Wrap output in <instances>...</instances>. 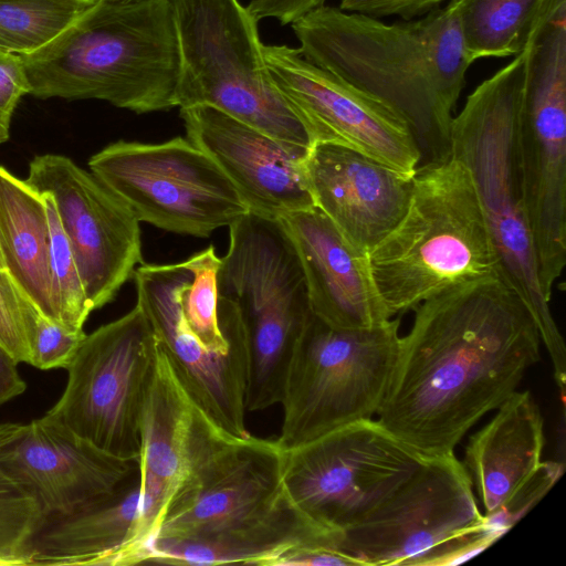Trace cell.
I'll return each mask as SVG.
<instances>
[{
  "instance_id": "obj_13",
  "label": "cell",
  "mask_w": 566,
  "mask_h": 566,
  "mask_svg": "<svg viewBox=\"0 0 566 566\" xmlns=\"http://www.w3.org/2000/svg\"><path fill=\"white\" fill-rule=\"evenodd\" d=\"M426 458L378 420L363 419L284 450L283 485L303 515L342 533L389 499Z\"/></svg>"
},
{
  "instance_id": "obj_31",
  "label": "cell",
  "mask_w": 566,
  "mask_h": 566,
  "mask_svg": "<svg viewBox=\"0 0 566 566\" xmlns=\"http://www.w3.org/2000/svg\"><path fill=\"white\" fill-rule=\"evenodd\" d=\"M86 334L52 321L35 311L30 331L29 365L39 369H67Z\"/></svg>"
},
{
  "instance_id": "obj_33",
  "label": "cell",
  "mask_w": 566,
  "mask_h": 566,
  "mask_svg": "<svg viewBox=\"0 0 566 566\" xmlns=\"http://www.w3.org/2000/svg\"><path fill=\"white\" fill-rule=\"evenodd\" d=\"M29 94L21 56L0 49V124L10 128L21 97Z\"/></svg>"
},
{
  "instance_id": "obj_24",
  "label": "cell",
  "mask_w": 566,
  "mask_h": 566,
  "mask_svg": "<svg viewBox=\"0 0 566 566\" xmlns=\"http://www.w3.org/2000/svg\"><path fill=\"white\" fill-rule=\"evenodd\" d=\"M339 534L315 524L289 499L273 516L243 533L193 539H155L146 563L269 566L272 559L294 546H322L336 551Z\"/></svg>"
},
{
  "instance_id": "obj_27",
  "label": "cell",
  "mask_w": 566,
  "mask_h": 566,
  "mask_svg": "<svg viewBox=\"0 0 566 566\" xmlns=\"http://www.w3.org/2000/svg\"><path fill=\"white\" fill-rule=\"evenodd\" d=\"M97 0H0V49L19 55L46 45Z\"/></svg>"
},
{
  "instance_id": "obj_12",
  "label": "cell",
  "mask_w": 566,
  "mask_h": 566,
  "mask_svg": "<svg viewBox=\"0 0 566 566\" xmlns=\"http://www.w3.org/2000/svg\"><path fill=\"white\" fill-rule=\"evenodd\" d=\"M88 168L139 222L169 232L206 238L250 212L217 164L188 138L118 140L94 154Z\"/></svg>"
},
{
  "instance_id": "obj_18",
  "label": "cell",
  "mask_w": 566,
  "mask_h": 566,
  "mask_svg": "<svg viewBox=\"0 0 566 566\" xmlns=\"http://www.w3.org/2000/svg\"><path fill=\"white\" fill-rule=\"evenodd\" d=\"M0 463L43 516L70 513L115 492L137 461L103 452L45 416L22 423L0 447Z\"/></svg>"
},
{
  "instance_id": "obj_23",
  "label": "cell",
  "mask_w": 566,
  "mask_h": 566,
  "mask_svg": "<svg viewBox=\"0 0 566 566\" xmlns=\"http://www.w3.org/2000/svg\"><path fill=\"white\" fill-rule=\"evenodd\" d=\"M195 402L158 343L140 420L138 473L142 502L154 516L164 513L187 473V447Z\"/></svg>"
},
{
  "instance_id": "obj_30",
  "label": "cell",
  "mask_w": 566,
  "mask_h": 566,
  "mask_svg": "<svg viewBox=\"0 0 566 566\" xmlns=\"http://www.w3.org/2000/svg\"><path fill=\"white\" fill-rule=\"evenodd\" d=\"M35 307L0 268V345L18 363L29 364L30 331Z\"/></svg>"
},
{
  "instance_id": "obj_39",
  "label": "cell",
  "mask_w": 566,
  "mask_h": 566,
  "mask_svg": "<svg viewBox=\"0 0 566 566\" xmlns=\"http://www.w3.org/2000/svg\"><path fill=\"white\" fill-rule=\"evenodd\" d=\"M0 268H2L3 270H6V269H4V265H3V261H2L1 252H0Z\"/></svg>"
},
{
  "instance_id": "obj_8",
  "label": "cell",
  "mask_w": 566,
  "mask_h": 566,
  "mask_svg": "<svg viewBox=\"0 0 566 566\" xmlns=\"http://www.w3.org/2000/svg\"><path fill=\"white\" fill-rule=\"evenodd\" d=\"M502 535L480 511L462 462L450 452L427 457L389 499L340 533L336 551L356 566L455 565Z\"/></svg>"
},
{
  "instance_id": "obj_26",
  "label": "cell",
  "mask_w": 566,
  "mask_h": 566,
  "mask_svg": "<svg viewBox=\"0 0 566 566\" xmlns=\"http://www.w3.org/2000/svg\"><path fill=\"white\" fill-rule=\"evenodd\" d=\"M471 63L521 54L566 0H454Z\"/></svg>"
},
{
  "instance_id": "obj_22",
  "label": "cell",
  "mask_w": 566,
  "mask_h": 566,
  "mask_svg": "<svg viewBox=\"0 0 566 566\" xmlns=\"http://www.w3.org/2000/svg\"><path fill=\"white\" fill-rule=\"evenodd\" d=\"M140 513L137 469L112 494L70 513L44 516L32 541L30 566L142 564Z\"/></svg>"
},
{
  "instance_id": "obj_6",
  "label": "cell",
  "mask_w": 566,
  "mask_h": 566,
  "mask_svg": "<svg viewBox=\"0 0 566 566\" xmlns=\"http://www.w3.org/2000/svg\"><path fill=\"white\" fill-rule=\"evenodd\" d=\"M177 30V107L206 105L308 150L304 123L273 82L258 20L239 0H168Z\"/></svg>"
},
{
  "instance_id": "obj_20",
  "label": "cell",
  "mask_w": 566,
  "mask_h": 566,
  "mask_svg": "<svg viewBox=\"0 0 566 566\" xmlns=\"http://www.w3.org/2000/svg\"><path fill=\"white\" fill-rule=\"evenodd\" d=\"M298 258L312 314L340 329H367L389 315L374 281L368 253L349 243L316 207L277 219Z\"/></svg>"
},
{
  "instance_id": "obj_7",
  "label": "cell",
  "mask_w": 566,
  "mask_h": 566,
  "mask_svg": "<svg viewBox=\"0 0 566 566\" xmlns=\"http://www.w3.org/2000/svg\"><path fill=\"white\" fill-rule=\"evenodd\" d=\"M218 286L244 327L247 411L280 403L291 358L313 314L298 258L276 219L249 212L229 227Z\"/></svg>"
},
{
  "instance_id": "obj_25",
  "label": "cell",
  "mask_w": 566,
  "mask_h": 566,
  "mask_svg": "<svg viewBox=\"0 0 566 566\" xmlns=\"http://www.w3.org/2000/svg\"><path fill=\"white\" fill-rule=\"evenodd\" d=\"M0 252L6 271L24 297L43 316L55 321L44 197L1 166Z\"/></svg>"
},
{
  "instance_id": "obj_37",
  "label": "cell",
  "mask_w": 566,
  "mask_h": 566,
  "mask_svg": "<svg viewBox=\"0 0 566 566\" xmlns=\"http://www.w3.org/2000/svg\"><path fill=\"white\" fill-rule=\"evenodd\" d=\"M108 3L119 4V6H134V4H146L160 0H102Z\"/></svg>"
},
{
  "instance_id": "obj_19",
  "label": "cell",
  "mask_w": 566,
  "mask_h": 566,
  "mask_svg": "<svg viewBox=\"0 0 566 566\" xmlns=\"http://www.w3.org/2000/svg\"><path fill=\"white\" fill-rule=\"evenodd\" d=\"M187 138L222 170L248 206L265 218L315 207L298 149L206 105L179 108Z\"/></svg>"
},
{
  "instance_id": "obj_21",
  "label": "cell",
  "mask_w": 566,
  "mask_h": 566,
  "mask_svg": "<svg viewBox=\"0 0 566 566\" xmlns=\"http://www.w3.org/2000/svg\"><path fill=\"white\" fill-rule=\"evenodd\" d=\"M305 171L315 207L349 243L367 253L408 208L413 176L354 149L316 143L305 157Z\"/></svg>"
},
{
  "instance_id": "obj_5",
  "label": "cell",
  "mask_w": 566,
  "mask_h": 566,
  "mask_svg": "<svg viewBox=\"0 0 566 566\" xmlns=\"http://www.w3.org/2000/svg\"><path fill=\"white\" fill-rule=\"evenodd\" d=\"M368 256L391 317L449 286L500 279L497 253L471 174L452 156L417 168L403 217Z\"/></svg>"
},
{
  "instance_id": "obj_35",
  "label": "cell",
  "mask_w": 566,
  "mask_h": 566,
  "mask_svg": "<svg viewBox=\"0 0 566 566\" xmlns=\"http://www.w3.org/2000/svg\"><path fill=\"white\" fill-rule=\"evenodd\" d=\"M355 563L343 554L322 546H294L283 552L269 566H345ZM356 566V565H355Z\"/></svg>"
},
{
  "instance_id": "obj_38",
  "label": "cell",
  "mask_w": 566,
  "mask_h": 566,
  "mask_svg": "<svg viewBox=\"0 0 566 566\" xmlns=\"http://www.w3.org/2000/svg\"><path fill=\"white\" fill-rule=\"evenodd\" d=\"M10 128L0 124V145L6 143L10 136Z\"/></svg>"
},
{
  "instance_id": "obj_29",
  "label": "cell",
  "mask_w": 566,
  "mask_h": 566,
  "mask_svg": "<svg viewBox=\"0 0 566 566\" xmlns=\"http://www.w3.org/2000/svg\"><path fill=\"white\" fill-rule=\"evenodd\" d=\"M42 196L46 205L50 228V279L54 317L69 328L83 329L93 311L54 202L49 195Z\"/></svg>"
},
{
  "instance_id": "obj_3",
  "label": "cell",
  "mask_w": 566,
  "mask_h": 566,
  "mask_svg": "<svg viewBox=\"0 0 566 566\" xmlns=\"http://www.w3.org/2000/svg\"><path fill=\"white\" fill-rule=\"evenodd\" d=\"M29 94L99 99L137 114L177 107L180 53L168 0H97L46 45L20 55Z\"/></svg>"
},
{
  "instance_id": "obj_36",
  "label": "cell",
  "mask_w": 566,
  "mask_h": 566,
  "mask_svg": "<svg viewBox=\"0 0 566 566\" xmlns=\"http://www.w3.org/2000/svg\"><path fill=\"white\" fill-rule=\"evenodd\" d=\"M27 384L19 374L18 363L0 345V407L22 395Z\"/></svg>"
},
{
  "instance_id": "obj_10",
  "label": "cell",
  "mask_w": 566,
  "mask_h": 566,
  "mask_svg": "<svg viewBox=\"0 0 566 566\" xmlns=\"http://www.w3.org/2000/svg\"><path fill=\"white\" fill-rule=\"evenodd\" d=\"M283 460L284 450L276 439L232 436L195 403L187 473L164 513L155 539L244 532L266 521L287 501Z\"/></svg>"
},
{
  "instance_id": "obj_2",
  "label": "cell",
  "mask_w": 566,
  "mask_h": 566,
  "mask_svg": "<svg viewBox=\"0 0 566 566\" xmlns=\"http://www.w3.org/2000/svg\"><path fill=\"white\" fill-rule=\"evenodd\" d=\"M305 60L378 99L408 125L420 166L450 157L451 124L472 64L454 0L391 24L323 6L292 23Z\"/></svg>"
},
{
  "instance_id": "obj_34",
  "label": "cell",
  "mask_w": 566,
  "mask_h": 566,
  "mask_svg": "<svg viewBox=\"0 0 566 566\" xmlns=\"http://www.w3.org/2000/svg\"><path fill=\"white\" fill-rule=\"evenodd\" d=\"M327 0H250L247 8L259 21L274 18L281 24H292L310 12L325 6Z\"/></svg>"
},
{
  "instance_id": "obj_11",
  "label": "cell",
  "mask_w": 566,
  "mask_h": 566,
  "mask_svg": "<svg viewBox=\"0 0 566 566\" xmlns=\"http://www.w3.org/2000/svg\"><path fill=\"white\" fill-rule=\"evenodd\" d=\"M516 147L543 294L566 265V6L530 44Z\"/></svg>"
},
{
  "instance_id": "obj_4",
  "label": "cell",
  "mask_w": 566,
  "mask_h": 566,
  "mask_svg": "<svg viewBox=\"0 0 566 566\" xmlns=\"http://www.w3.org/2000/svg\"><path fill=\"white\" fill-rule=\"evenodd\" d=\"M530 45L467 97L451 124L450 156L470 171L500 264V279L524 302L554 368L566 379V352L542 292L527 224L516 130Z\"/></svg>"
},
{
  "instance_id": "obj_14",
  "label": "cell",
  "mask_w": 566,
  "mask_h": 566,
  "mask_svg": "<svg viewBox=\"0 0 566 566\" xmlns=\"http://www.w3.org/2000/svg\"><path fill=\"white\" fill-rule=\"evenodd\" d=\"M158 340L136 304L86 334L45 417L113 457L138 461L140 420Z\"/></svg>"
},
{
  "instance_id": "obj_16",
  "label": "cell",
  "mask_w": 566,
  "mask_h": 566,
  "mask_svg": "<svg viewBox=\"0 0 566 566\" xmlns=\"http://www.w3.org/2000/svg\"><path fill=\"white\" fill-rule=\"evenodd\" d=\"M271 77L310 133L412 177L420 153L406 122L378 99L308 62L298 49L264 45Z\"/></svg>"
},
{
  "instance_id": "obj_28",
  "label": "cell",
  "mask_w": 566,
  "mask_h": 566,
  "mask_svg": "<svg viewBox=\"0 0 566 566\" xmlns=\"http://www.w3.org/2000/svg\"><path fill=\"white\" fill-rule=\"evenodd\" d=\"M22 423H0V447ZM36 502L0 463V566H30L33 537L43 521Z\"/></svg>"
},
{
  "instance_id": "obj_32",
  "label": "cell",
  "mask_w": 566,
  "mask_h": 566,
  "mask_svg": "<svg viewBox=\"0 0 566 566\" xmlns=\"http://www.w3.org/2000/svg\"><path fill=\"white\" fill-rule=\"evenodd\" d=\"M451 0H340L339 9L373 18L397 15L405 21L421 18Z\"/></svg>"
},
{
  "instance_id": "obj_15",
  "label": "cell",
  "mask_w": 566,
  "mask_h": 566,
  "mask_svg": "<svg viewBox=\"0 0 566 566\" xmlns=\"http://www.w3.org/2000/svg\"><path fill=\"white\" fill-rule=\"evenodd\" d=\"M24 180L52 198L88 304L92 311L102 308L143 263L140 222L91 171L64 155L35 156Z\"/></svg>"
},
{
  "instance_id": "obj_9",
  "label": "cell",
  "mask_w": 566,
  "mask_h": 566,
  "mask_svg": "<svg viewBox=\"0 0 566 566\" xmlns=\"http://www.w3.org/2000/svg\"><path fill=\"white\" fill-rule=\"evenodd\" d=\"M399 327L392 317L373 328L340 329L312 315L284 379L276 439L283 450L378 413L398 355Z\"/></svg>"
},
{
  "instance_id": "obj_17",
  "label": "cell",
  "mask_w": 566,
  "mask_h": 566,
  "mask_svg": "<svg viewBox=\"0 0 566 566\" xmlns=\"http://www.w3.org/2000/svg\"><path fill=\"white\" fill-rule=\"evenodd\" d=\"M470 437L463 467L488 523L502 534L536 505L564 471L543 461L544 419L530 391L515 390Z\"/></svg>"
},
{
  "instance_id": "obj_1",
  "label": "cell",
  "mask_w": 566,
  "mask_h": 566,
  "mask_svg": "<svg viewBox=\"0 0 566 566\" xmlns=\"http://www.w3.org/2000/svg\"><path fill=\"white\" fill-rule=\"evenodd\" d=\"M378 421L424 457L453 452L539 358L535 321L501 279L449 286L420 303Z\"/></svg>"
}]
</instances>
